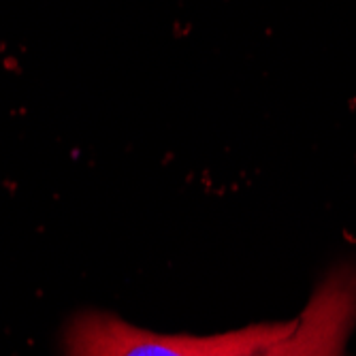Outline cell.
Returning <instances> with one entry per match:
<instances>
[{"label":"cell","mask_w":356,"mask_h":356,"mask_svg":"<svg viewBox=\"0 0 356 356\" xmlns=\"http://www.w3.org/2000/svg\"><path fill=\"white\" fill-rule=\"evenodd\" d=\"M356 327V265L335 267L312 295L305 312L263 356H343Z\"/></svg>","instance_id":"obj_2"},{"label":"cell","mask_w":356,"mask_h":356,"mask_svg":"<svg viewBox=\"0 0 356 356\" xmlns=\"http://www.w3.org/2000/svg\"><path fill=\"white\" fill-rule=\"evenodd\" d=\"M293 331V329H290ZM288 331V333H290ZM286 335V333H284ZM284 335H277V337H269V339H263V341H256V343H252V346H248L245 350H241L239 354H235V356H263V352L271 346V343H275L277 339H282Z\"/></svg>","instance_id":"obj_3"},{"label":"cell","mask_w":356,"mask_h":356,"mask_svg":"<svg viewBox=\"0 0 356 356\" xmlns=\"http://www.w3.org/2000/svg\"><path fill=\"white\" fill-rule=\"evenodd\" d=\"M297 320L222 335H158L109 314H81L67 333V356H235L248 346L288 333Z\"/></svg>","instance_id":"obj_1"}]
</instances>
